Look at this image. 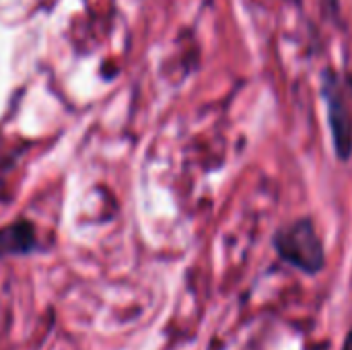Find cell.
I'll list each match as a JSON object with an SVG mask.
<instances>
[{
    "label": "cell",
    "instance_id": "4",
    "mask_svg": "<svg viewBox=\"0 0 352 350\" xmlns=\"http://www.w3.org/2000/svg\"><path fill=\"white\" fill-rule=\"evenodd\" d=\"M322 2L326 4V8L330 12H338V8H340V0H322Z\"/></svg>",
    "mask_w": 352,
    "mask_h": 350
},
{
    "label": "cell",
    "instance_id": "1",
    "mask_svg": "<svg viewBox=\"0 0 352 350\" xmlns=\"http://www.w3.org/2000/svg\"><path fill=\"white\" fill-rule=\"evenodd\" d=\"M278 260L305 276H318L326 268V245L311 217H297L280 225L272 235Z\"/></svg>",
    "mask_w": 352,
    "mask_h": 350
},
{
    "label": "cell",
    "instance_id": "5",
    "mask_svg": "<svg viewBox=\"0 0 352 350\" xmlns=\"http://www.w3.org/2000/svg\"><path fill=\"white\" fill-rule=\"evenodd\" d=\"M340 350H352V328L346 332V338H344V342H342Z\"/></svg>",
    "mask_w": 352,
    "mask_h": 350
},
{
    "label": "cell",
    "instance_id": "3",
    "mask_svg": "<svg viewBox=\"0 0 352 350\" xmlns=\"http://www.w3.org/2000/svg\"><path fill=\"white\" fill-rule=\"evenodd\" d=\"M37 245V233L33 223L21 219L0 229V258L27 256Z\"/></svg>",
    "mask_w": 352,
    "mask_h": 350
},
{
    "label": "cell",
    "instance_id": "2",
    "mask_svg": "<svg viewBox=\"0 0 352 350\" xmlns=\"http://www.w3.org/2000/svg\"><path fill=\"white\" fill-rule=\"evenodd\" d=\"M320 93L326 105V118H328L334 155L340 163H349L352 159L351 93L342 76L334 70H324L320 80Z\"/></svg>",
    "mask_w": 352,
    "mask_h": 350
}]
</instances>
